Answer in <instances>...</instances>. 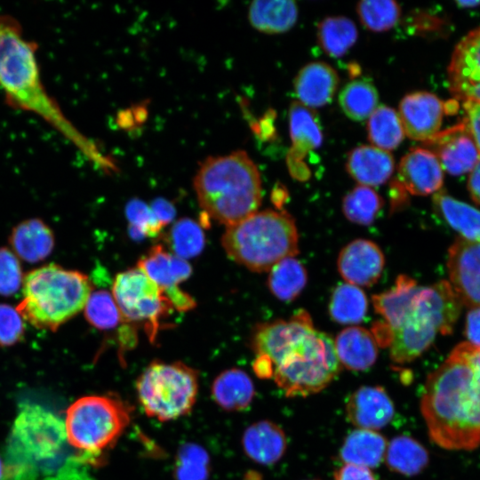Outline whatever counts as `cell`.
<instances>
[{
    "label": "cell",
    "mask_w": 480,
    "mask_h": 480,
    "mask_svg": "<svg viewBox=\"0 0 480 480\" xmlns=\"http://www.w3.org/2000/svg\"><path fill=\"white\" fill-rule=\"evenodd\" d=\"M420 412L436 445L455 451L480 446V382L468 363L465 342L428 376Z\"/></svg>",
    "instance_id": "cell-1"
},
{
    "label": "cell",
    "mask_w": 480,
    "mask_h": 480,
    "mask_svg": "<svg viewBox=\"0 0 480 480\" xmlns=\"http://www.w3.org/2000/svg\"><path fill=\"white\" fill-rule=\"evenodd\" d=\"M259 356L272 364V378L288 397L323 390L340 369L332 339L314 327L305 310L275 322L263 339Z\"/></svg>",
    "instance_id": "cell-2"
},
{
    "label": "cell",
    "mask_w": 480,
    "mask_h": 480,
    "mask_svg": "<svg viewBox=\"0 0 480 480\" xmlns=\"http://www.w3.org/2000/svg\"><path fill=\"white\" fill-rule=\"evenodd\" d=\"M0 90L13 108L37 115L92 160L102 159L47 92L40 76L36 44L26 39L19 22L6 14H0Z\"/></svg>",
    "instance_id": "cell-3"
},
{
    "label": "cell",
    "mask_w": 480,
    "mask_h": 480,
    "mask_svg": "<svg viewBox=\"0 0 480 480\" xmlns=\"http://www.w3.org/2000/svg\"><path fill=\"white\" fill-rule=\"evenodd\" d=\"M261 185L256 164L243 150L206 158L194 178L201 208L227 227L258 211L262 199Z\"/></svg>",
    "instance_id": "cell-4"
},
{
    "label": "cell",
    "mask_w": 480,
    "mask_h": 480,
    "mask_svg": "<svg viewBox=\"0 0 480 480\" xmlns=\"http://www.w3.org/2000/svg\"><path fill=\"white\" fill-rule=\"evenodd\" d=\"M91 290L84 274L45 265L24 276L23 299L16 309L33 326L56 331L84 308Z\"/></svg>",
    "instance_id": "cell-5"
},
{
    "label": "cell",
    "mask_w": 480,
    "mask_h": 480,
    "mask_svg": "<svg viewBox=\"0 0 480 480\" xmlns=\"http://www.w3.org/2000/svg\"><path fill=\"white\" fill-rule=\"evenodd\" d=\"M221 244L234 261L252 271L266 272L299 252V234L287 212L265 210L227 227Z\"/></svg>",
    "instance_id": "cell-6"
},
{
    "label": "cell",
    "mask_w": 480,
    "mask_h": 480,
    "mask_svg": "<svg viewBox=\"0 0 480 480\" xmlns=\"http://www.w3.org/2000/svg\"><path fill=\"white\" fill-rule=\"evenodd\" d=\"M461 307L449 282L420 286L411 309L391 331L392 361L410 363L430 347L437 333H452Z\"/></svg>",
    "instance_id": "cell-7"
},
{
    "label": "cell",
    "mask_w": 480,
    "mask_h": 480,
    "mask_svg": "<svg viewBox=\"0 0 480 480\" xmlns=\"http://www.w3.org/2000/svg\"><path fill=\"white\" fill-rule=\"evenodd\" d=\"M132 408L115 396H86L67 410L65 432L68 444L87 455L111 447L131 421Z\"/></svg>",
    "instance_id": "cell-8"
},
{
    "label": "cell",
    "mask_w": 480,
    "mask_h": 480,
    "mask_svg": "<svg viewBox=\"0 0 480 480\" xmlns=\"http://www.w3.org/2000/svg\"><path fill=\"white\" fill-rule=\"evenodd\" d=\"M138 401L145 413L159 421L191 412L198 393V373L180 363L151 362L136 380Z\"/></svg>",
    "instance_id": "cell-9"
},
{
    "label": "cell",
    "mask_w": 480,
    "mask_h": 480,
    "mask_svg": "<svg viewBox=\"0 0 480 480\" xmlns=\"http://www.w3.org/2000/svg\"><path fill=\"white\" fill-rule=\"evenodd\" d=\"M112 295L123 320L143 323L151 341L156 336L160 321L173 308L162 289L138 267L116 275Z\"/></svg>",
    "instance_id": "cell-10"
},
{
    "label": "cell",
    "mask_w": 480,
    "mask_h": 480,
    "mask_svg": "<svg viewBox=\"0 0 480 480\" xmlns=\"http://www.w3.org/2000/svg\"><path fill=\"white\" fill-rule=\"evenodd\" d=\"M64 423L37 405H28L16 418L12 433V448L31 461L52 460L66 441Z\"/></svg>",
    "instance_id": "cell-11"
},
{
    "label": "cell",
    "mask_w": 480,
    "mask_h": 480,
    "mask_svg": "<svg viewBox=\"0 0 480 480\" xmlns=\"http://www.w3.org/2000/svg\"><path fill=\"white\" fill-rule=\"evenodd\" d=\"M448 87L454 98L480 104V27L456 44L447 69Z\"/></svg>",
    "instance_id": "cell-12"
},
{
    "label": "cell",
    "mask_w": 480,
    "mask_h": 480,
    "mask_svg": "<svg viewBox=\"0 0 480 480\" xmlns=\"http://www.w3.org/2000/svg\"><path fill=\"white\" fill-rule=\"evenodd\" d=\"M450 284L460 303L480 308V242L458 236L448 250Z\"/></svg>",
    "instance_id": "cell-13"
},
{
    "label": "cell",
    "mask_w": 480,
    "mask_h": 480,
    "mask_svg": "<svg viewBox=\"0 0 480 480\" xmlns=\"http://www.w3.org/2000/svg\"><path fill=\"white\" fill-rule=\"evenodd\" d=\"M289 127L292 148L287 156L288 169L293 178L305 180L309 171L303 159L323 141L320 123L309 108L294 101L289 110Z\"/></svg>",
    "instance_id": "cell-14"
},
{
    "label": "cell",
    "mask_w": 480,
    "mask_h": 480,
    "mask_svg": "<svg viewBox=\"0 0 480 480\" xmlns=\"http://www.w3.org/2000/svg\"><path fill=\"white\" fill-rule=\"evenodd\" d=\"M447 106L435 94L415 92L399 104V117L404 133L415 140L428 141L440 132Z\"/></svg>",
    "instance_id": "cell-15"
},
{
    "label": "cell",
    "mask_w": 480,
    "mask_h": 480,
    "mask_svg": "<svg viewBox=\"0 0 480 480\" xmlns=\"http://www.w3.org/2000/svg\"><path fill=\"white\" fill-rule=\"evenodd\" d=\"M338 270L343 279L356 286L369 287L380 278L385 257L378 244L367 239H356L340 251Z\"/></svg>",
    "instance_id": "cell-16"
},
{
    "label": "cell",
    "mask_w": 480,
    "mask_h": 480,
    "mask_svg": "<svg viewBox=\"0 0 480 480\" xmlns=\"http://www.w3.org/2000/svg\"><path fill=\"white\" fill-rule=\"evenodd\" d=\"M444 170L452 175L469 172L480 160V152L465 120L428 140ZM433 150V151H434Z\"/></svg>",
    "instance_id": "cell-17"
},
{
    "label": "cell",
    "mask_w": 480,
    "mask_h": 480,
    "mask_svg": "<svg viewBox=\"0 0 480 480\" xmlns=\"http://www.w3.org/2000/svg\"><path fill=\"white\" fill-rule=\"evenodd\" d=\"M396 181L412 195L435 194L443 185L444 169L431 150L416 148L401 159Z\"/></svg>",
    "instance_id": "cell-18"
},
{
    "label": "cell",
    "mask_w": 480,
    "mask_h": 480,
    "mask_svg": "<svg viewBox=\"0 0 480 480\" xmlns=\"http://www.w3.org/2000/svg\"><path fill=\"white\" fill-rule=\"evenodd\" d=\"M346 413L354 426L375 431L390 422L395 406L382 387L362 386L349 396Z\"/></svg>",
    "instance_id": "cell-19"
},
{
    "label": "cell",
    "mask_w": 480,
    "mask_h": 480,
    "mask_svg": "<svg viewBox=\"0 0 480 480\" xmlns=\"http://www.w3.org/2000/svg\"><path fill=\"white\" fill-rule=\"evenodd\" d=\"M293 85L300 104L309 108H319L332 101L339 85V76L324 62H311L299 71Z\"/></svg>",
    "instance_id": "cell-20"
},
{
    "label": "cell",
    "mask_w": 480,
    "mask_h": 480,
    "mask_svg": "<svg viewBox=\"0 0 480 480\" xmlns=\"http://www.w3.org/2000/svg\"><path fill=\"white\" fill-rule=\"evenodd\" d=\"M346 168L349 175L360 185L380 186L391 177L395 161L388 151L372 145H363L349 152Z\"/></svg>",
    "instance_id": "cell-21"
},
{
    "label": "cell",
    "mask_w": 480,
    "mask_h": 480,
    "mask_svg": "<svg viewBox=\"0 0 480 480\" xmlns=\"http://www.w3.org/2000/svg\"><path fill=\"white\" fill-rule=\"evenodd\" d=\"M242 445L251 460L262 465H271L283 457L287 441L284 430L277 424L260 420L244 430Z\"/></svg>",
    "instance_id": "cell-22"
},
{
    "label": "cell",
    "mask_w": 480,
    "mask_h": 480,
    "mask_svg": "<svg viewBox=\"0 0 480 480\" xmlns=\"http://www.w3.org/2000/svg\"><path fill=\"white\" fill-rule=\"evenodd\" d=\"M333 342L340 364L348 370H367L377 359L378 343L374 335L364 327L345 328Z\"/></svg>",
    "instance_id": "cell-23"
},
{
    "label": "cell",
    "mask_w": 480,
    "mask_h": 480,
    "mask_svg": "<svg viewBox=\"0 0 480 480\" xmlns=\"http://www.w3.org/2000/svg\"><path fill=\"white\" fill-rule=\"evenodd\" d=\"M13 252L29 263L42 261L54 248V235L42 220L34 218L23 220L12 230L9 237Z\"/></svg>",
    "instance_id": "cell-24"
},
{
    "label": "cell",
    "mask_w": 480,
    "mask_h": 480,
    "mask_svg": "<svg viewBox=\"0 0 480 480\" xmlns=\"http://www.w3.org/2000/svg\"><path fill=\"white\" fill-rule=\"evenodd\" d=\"M140 268L164 292L178 288L192 272L188 261L167 252L162 245L153 246L138 261Z\"/></svg>",
    "instance_id": "cell-25"
},
{
    "label": "cell",
    "mask_w": 480,
    "mask_h": 480,
    "mask_svg": "<svg viewBox=\"0 0 480 480\" xmlns=\"http://www.w3.org/2000/svg\"><path fill=\"white\" fill-rule=\"evenodd\" d=\"M420 288V285H418L413 278L406 275H400L390 289L372 296L375 311L382 316L391 331L400 324L408 313Z\"/></svg>",
    "instance_id": "cell-26"
},
{
    "label": "cell",
    "mask_w": 480,
    "mask_h": 480,
    "mask_svg": "<svg viewBox=\"0 0 480 480\" xmlns=\"http://www.w3.org/2000/svg\"><path fill=\"white\" fill-rule=\"evenodd\" d=\"M214 402L226 411H241L252 403L255 390L253 382L243 370L233 368L220 373L212 382Z\"/></svg>",
    "instance_id": "cell-27"
},
{
    "label": "cell",
    "mask_w": 480,
    "mask_h": 480,
    "mask_svg": "<svg viewBox=\"0 0 480 480\" xmlns=\"http://www.w3.org/2000/svg\"><path fill=\"white\" fill-rule=\"evenodd\" d=\"M249 21L266 34H280L291 29L298 19V7L291 0H257L251 3Z\"/></svg>",
    "instance_id": "cell-28"
},
{
    "label": "cell",
    "mask_w": 480,
    "mask_h": 480,
    "mask_svg": "<svg viewBox=\"0 0 480 480\" xmlns=\"http://www.w3.org/2000/svg\"><path fill=\"white\" fill-rule=\"evenodd\" d=\"M387 445L386 438L378 432L357 428L345 438L340 457L346 463L375 468L383 460Z\"/></svg>",
    "instance_id": "cell-29"
},
{
    "label": "cell",
    "mask_w": 480,
    "mask_h": 480,
    "mask_svg": "<svg viewBox=\"0 0 480 480\" xmlns=\"http://www.w3.org/2000/svg\"><path fill=\"white\" fill-rule=\"evenodd\" d=\"M433 201L445 221L460 237L480 242V210L441 190L434 194Z\"/></svg>",
    "instance_id": "cell-30"
},
{
    "label": "cell",
    "mask_w": 480,
    "mask_h": 480,
    "mask_svg": "<svg viewBox=\"0 0 480 480\" xmlns=\"http://www.w3.org/2000/svg\"><path fill=\"white\" fill-rule=\"evenodd\" d=\"M384 460L388 468L404 476H415L428 466V452L416 439L397 436L387 445Z\"/></svg>",
    "instance_id": "cell-31"
},
{
    "label": "cell",
    "mask_w": 480,
    "mask_h": 480,
    "mask_svg": "<svg viewBox=\"0 0 480 480\" xmlns=\"http://www.w3.org/2000/svg\"><path fill=\"white\" fill-rule=\"evenodd\" d=\"M307 281V270L302 263L294 257H288L269 270L268 286L278 300L291 301L300 294Z\"/></svg>",
    "instance_id": "cell-32"
},
{
    "label": "cell",
    "mask_w": 480,
    "mask_h": 480,
    "mask_svg": "<svg viewBox=\"0 0 480 480\" xmlns=\"http://www.w3.org/2000/svg\"><path fill=\"white\" fill-rule=\"evenodd\" d=\"M331 318L341 324L361 322L368 310V300L360 287L351 284H340L333 290L329 301Z\"/></svg>",
    "instance_id": "cell-33"
},
{
    "label": "cell",
    "mask_w": 480,
    "mask_h": 480,
    "mask_svg": "<svg viewBox=\"0 0 480 480\" xmlns=\"http://www.w3.org/2000/svg\"><path fill=\"white\" fill-rule=\"evenodd\" d=\"M357 36L355 23L344 16L326 17L317 27V40L321 48L333 58L345 55L356 42Z\"/></svg>",
    "instance_id": "cell-34"
},
{
    "label": "cell",
    "mask_w": 480,
    "mask_h": 480,
    "mask_svg": "<svg viewBox=\"0 0 480 480\" xmlns=\"http://www.w3.org/2000/svg\"><path fill=\"white\" fill-rule=\"evenodd\" d=\"M368 139L372 146L388 151L396 148L404 138V131L398 113L380 105L367 122Z\"/></svg>",
    "instance_id": "cell-35"
},
{
    "label": "cell",
    "mask_w": 480,
    "mask_h": 480,
    "mask_svg": "<svg viewBox=\"0 0 480 480\" xmlns=\"http://www.w3.org/2000/svg\"><path fill=\"white\" fill-rule=\"evenodd\" d=\"M379 94L375 86L364 80L347 84L340 92L339 103L344 114L354 121L370 117L378 107Z\"/></svg>",
    "instance_id": "cell-36"
},
{
    "label": "cell",
    "mask_w": 480,
    "mask_h": 480,
    "mask_svg": "<svg viewBox=\"0 0 480 480\" xmlns=\"http://www.w3.org/2000/svg\"><path fill=\"white\" fill-rule=\"evenodd\" d=\"M382 205V198L373 188L359 185L344 196L342 212L348 220L366 226L374 221Z\"/></svg>",
    "instance_id": "cell-37"
},
{
    "label": "cell",
    "mask_w": 480,
    "mask_h": 480,
    "mask_svg": "<svg viewBox=\"0 0 480 480\" xmlns=\"http://www.w3.org/2000/svg\"><path fill=\"white\" fill-rule=\"evenodd\" d=\"M356 12L364 28L381 32L392 28L397 23L401 8L393 0H363L357 4Z\"/></svg>",
    "instance_id": "cell-38"
},
{
    "label": "cell",
    "mask_w": 480,
    "mask_h": 480,
    "mask_svg": "<svg viewBox=\"0 0 480 480\" xmlns=\"http://www.w3.org/2000/svg\"><path fill=\"white\" fill-rule=\"evenodd\" d=\"M167 240L173 254L184 260L197 256L205 244L201 227L190 219H181L174 223Z\"/></svg>",
    "instance_id": "cell-39"
},
{
    "label": "cell",
    "mask_w": 480,
    "mask_h": 480,
    "mask_svg": "<svg viewBox=\"0 0 480 480\" xmlns=\"http://www.w3.org/2000/svg\"><path fill=\"white\" fill-rule=\"evenodd\" d=\"M84 316L100 330H111L123 320L113 295L105 290L91 292L84 306Z\"/></svg>",
    "instance_id": "cell-40"
},
{
    "label": "cell",
    "mask_w": 480,
    "mask_h": 480,
    "mask_svg": "<svg viewBox=\"0 0 480 480\" xmlns=\"http://www.w3.org/2000/svg\"><path fill=\"white\" fill-rule=\"evenodd\" d=\"M208 466L207 452L196 444H187L178 452L175 477L177 480H206Z\"/></svg>",
    "instance_id": "cell-41"
},
{
    "label": "cell",
    "mask_w": 480,
    "mask_h": 480,
    "mask_svg": "<svg viewBox=\"0 0 480 480\" xmlns=\"http://www.w3.org/2000/svg\"><path fill=\"white\" fill-rule=\"evenodd\" d=\"M129 232L134 239L157 236L164 226L157 220L150 206L139 199L131 200L126 206Z\"/></svg>",
    "instance_id": "cell-42"
},
{
    "label": "cell",
    "mask_w": 480,
    "mask_h": 480,
    "mask_svg": "<svg viewBox=\"0 0 480 480\" xmlns=\"http://www.w3.org/2000/svg\"><path fill=\"white\" fill-rule=\"evenodd\" d=\"M23 279L17 255L6 247H0V295L11 296L17 292Z\"/></svg>",
    "instance_id": "cell-43"
},
{
    "label": "cell",
    "mask_w": 480,
    "mask_h": 480,
    "mask_svg": "<svg viewBox=\"0 0 480 480\" xmlns=\"http://www.w3.org/2000/svg\"><path fill=\"white\" fill-rule=\"evenodd\" d=\"M25 332L23 318L18 310L0 303V347H10L20 342Z\"/></svg>",
    "instance_id": "cell-44"
},
{
    "label": "cell",
    "mask_w": 480,
    "mask_h": 480,
    "mask_svg": "<svg viewBox=\"0 0 480 480\" xmlns=\"http://www.w3.org/2000/svg\"><path fill=\"white\" fill-rule=\"evenodd\" d=\"M334 480H376L370 468L345 463L334 472Z\"/></svg>",
    "instance_id": "cell-45"
},
{
    "label": "cell",
    "mask_w": 480,
    "mask_h": 480,
    "mask_svg": "<svg viewBox=\"0 0 480 480\" xmlns=\"http://www.w3.org/2000/svg\"><path fill=\"white\" fill-rule=\"evenodd\" d=\"M465 122L480 152V104L464 102Z\"/></svg>",
    "instance_id": "cell-46"
},
{
    "label": "cell",
    "mask_w": 480,
    "mask_h": 480,
    "mask_svg": "<svg viewBox=\"0 0 480 480\" xmlns=\"http://www.w3.org/2000/svg\"><path fill=\"white\" fill-rule=\"evenodd\" d=\"M466 336L468 342L480 347V308H470L466 318Z\"/></svg>",
    "instance_id": "cell-47"
},
{
    "label": "cell",
    "mask_w": 480,
    "mask_h": 480,
    "mask_svg": "<svg viewBox=\"0 0 480 480\" xmlns=\"http://www.w3.org/2000/svg\"><path fill=\"white\" fill-rule=\"evenodd\" d=\"M157 220L164 227L172 221L175 215L173 205L165 199H156L150 206Z\"/></svg>",
    "instance_id": "cell-48"
},
{
    "label": "cell",
    "mask_w": 480,
    "mask_h": 480,
    "mask_svg": "<svg viewBox=\"0 0 480 480\" xmlns=\"http://www.w3.org/2000/svg\"><path fill=\"white\" fill-rule=\"evenodd\" d=\"M468 188L472 200L480 204V160L470 172Z\"/></svg>",
    "instance_id": "cell-49"
},
{
    "label": "cell",
    "mask_w": 480,
    "mask_h": 480,
    "mask_svg": "<svg viewBox=\"0 0 480 480\" xmlns=\"http://www.w3.org/2000/svg\"><path fill=\"white\" fill-rule=\"evenodd\" d=\"M466 343V353L472 372L480 382V347H476L469 342Z\"/></svg>",
    "instance_id": "cell-50"
},
{
    "label": "cell",
    "mask_w": 480,
    "mask_h": 480,
    "mask_svg": "<svg viewBox=\"0 0 480 480\" xmlns=\"http://www.w3.org/2000/svg\"><path fill=\"white\" fill-rule=\"evenodd\" d=\"M76 468H73V470L62 476L61 480H92L89 476L84 474L82 471L76 470Z\"/></svg>",
    "instance_id": "cell-51"
},
{
    "label": "cell",
    "mask_w": 480,
    "mask_h": 480,
    "mask_svg": "<svg viewBox=\"0 0 480 480\" xmlns=\"http://www.w3.org/2000/svg\"><path fill=\"white\" fill-rule=\"evenodd\" d=\"M457 4L460 5V7L472 8L478 6L480 4V1H458Z\"/></svg>",
    "instance_id": "cell-52"
},
{
    "label": "cell",
    "mask_w": 480,
    "mask_h": 480,
    "mask_svg": "<svg viewBox=\"0 0 480 480\" xmlns=\"http://www.w3.org/2000/svg\"><path fill=\"white\" fill-rule=\"evenodd\" d=\"M4 464H3V461L0 458V480L2 479L3 476H4Z\"/></svg>",
    "instance_id": "cell-53"
}]
</instances>
